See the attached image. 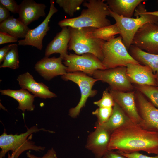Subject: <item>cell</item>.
Returning a JSON list of instances; mask_svg holds the SVG:
<instances>
[{"mask_svg": "<svg viewBox=\"0 0 158 158\" xmlns=\"http://www.w3.org/2000/svg\"><path fill=\"white\" fill-rule=\"evenodd\" d=\"M109 91L114 101L121 107L130 119L133 122L140 124L142 120L136 107L134 91L123 92L110 89Z\"/></svg>", "mask_w": 158, "mask_h": 158, "instance_id": "14", "label": "cell"}, {"mask_svg": "<svg viewBox=\"0 0 158 158\" xmlns=\"http://www.w3.org/2000/svg\"><path fill=\"white\" fill-rule=\"evenodd\" d=\"M8 158H12L11 154H10L9 152L8 153Z\"/></svg>", "mask_w": 158, "mask_h": 158, "instance_id": "39", "label": "cell"}, {"mask_svg": "<svg viewBox=\"0 0 158 158\" xmlns=\"http://www.w3.org/2000/svg\"><path fill=\"white\" fill-rule=\"evenodd\" d=\"M126 67L121 66L105 70H97L93 78L108 83L112 90L123 91H133L134 87L126 75Z\"/></svg>", "mask_w": 158, "mask_h": 158, "instance_id": "9", "label": "cell"}, {"mask_svg": "<svg viewBox=\"0 0 158 158\" xmlns=\"http://www.w3.org/2000/svg\"><path fill=\"white\" fill-rule=\"evenodd\" d=\"M63 60L64 65L67 67V73L81 71L92 76L97 70L107 69L100 60L92 54H84L81 55L67 54Z\"/></svg>", "mask_w": 158, "mask_h": 158, "instance_id": "8", "label": "cell"}, {"mask_svg": "<svg viewBox=\"0 0 158 158\" xmlns=\"http://www.w3.org/2000/svg\"><path fill=\"white\" fill-rule=\"evenodd\" d=\"M26 154L28 158H57L56 152L53 148L49 150L42 157H38L31 154L29 151L26 152Z\"/></svg>", "mask_w": 158, "mask_h": 158, "instance_id": "32", "label": "cell"}, {"mask_svg": "<svg viewBox=\"0 0 158 158\" xmlns=\"http://www.w3.org/2000/svg\"><path fill=\"white\" fill-rule=\"evenodd\" d=\"M118 34H120V32L116 23L100 28H92L89 32V35L91 37L106 41L114 38L115 35Z\"/></svg>", "mask_w": 158, "mask_h": 158, "instance_id": "25", "label": "cell"}, {"mask_svg": "<svg viewBox=\"0 0 158 158\" xmlns=\"http://www.w3.org/2000/svg\"><path fill=\"white\" fill-rule=\"evenodd\" d=\"M132 44L147 53L158 54V24L148 23L137 31Z\"/></svg>", "mask_w": 158, "mask_h": 158, "instance_id": "11", "label": "cell"}, {"mask_svg": "<svg viewBox=\"0 0 158 158\" xmlns=\"http://www.w3.org/2000/svg\"><path fill=\"white\" fill-rule=\"evenodd\" d=\"M93 103L100 108H110L114 106L115 101L109 90L106 89L103 92L102 98Z\"/></svg>", "mask_w": 158, "mask_h": 158, "instance_id": "30", "label": "cell"}, {"mask_svg": "<svg viewBox=\"0 0 158 158\" xmlns=\"http://www.w3.org/2000/svg\"><path fill=\"white\" fill-rule=\"evenodd\" d=\"M105 1H84L82 5L87 8L82 10L80 16L74 18H64L58 22V25L62 28L68 26L75 28H98L111 25L110 21L107 18V16H110V9Z\"/></svg>", "mask_w": 158, "mask_h": 158, "instance_id": "2", "label": "cell"}, {"mask_svg": "<svg viewBox=\"0 0 158 158\" xmlns=\"http://www.w3.org/2000/svg\"><path fill=\"white\" fill-rule=\"evenodd\" d=\"M128 50L130 55L138 63L152 69L156 76L158 86V54L147 53L133 44Z\"/></svg>", "mask_w": 158, "mask_h": 158, "instance_id": "21", "label": "cell"}, {"mask_svg": "<svg viewBox=\"0 0 158 158\" xmlns=\"http://www.w3.org/2000/svg\"><path fill=\"white\" fill-rule=\"evenodd\" d=\"M102 158H128L120 154L117 151L109 150Z\"/></svg>", "mask_w": 158, "mask_h": 158, "instance_id": "36", "label": "cell"}, {"mask_svg": "<svg viewBox=\"0 0 158 158\" xmlns=\"http://www.w3.org/2000/svg\"><path fill=\"white\" fill-rule=\"evenodd\" d=\"M84 0H56V3L63 9L65 12L70 16H73L74 13L80 8L84 2Z\"/></svg>", "mask_w": 158, "mask_h": 158, "instance_id": "28", "label": "cell"}, {"mask_svg": "<svg viewBox=\"0 0 158 158\" xmlns=\"http://www.w3.org/2000/svg\"><path fill=\"white\" fill-rule=\"evenodd\" d=\"M30 29L28 26L13 16L0 23V32L8 33L18 39L24 38Z\"/></svg>", "mask_w": 158, "mask_h": 158, "instance_id": "23", "label": "cell"}, {"mask_svg": "<svg viewBox=\"0 0 158 158\" xmlns=\"http://www.w3.org/2000/svg\"><path fill=\"white\" fill-rule=\"evenodd\" d=\"M18 18L28 26L41 17L46 16V6L33 0H23L19 5Z\"/></svg>", "mask_w": 158, "mask_h": 158, "instance_id": "18", "label": "cell"}, {"mask_svg": "<svg viewBox=\"0 0 158 158\" xmlns=\"http://www.w3.org/2000/svg\"><path fill=\"white\" fill-rule=\"evenodd\" d=\"M2 4L9 11L13 13H18L19 6L14 0H0Z\"/></svg>", "mask_w": 158, "mask_h": 158, "instance_id": "31", "label": "cell"}, {"mask_svg": "<svg viewBox=\"0 0 158 158\" xmlns=\"http://www.w3.org/2000/svg\"><path fill=\"white\" fill-rule=\"evenodd\" d=\"M20 87L31 92L35 97L47 99L55 98L56 95L51 91L42 82H37L28 72L19 75L17 79Z\"/></svg>", "mask_w": 158, "mask_h": 158, "instance_id": "17", "label": "cell"}, {"mask_svg": "<svg viewBox=\"0 0 158 158\" xmlns=\"http://www.w3.org/2000/svg\"><path fill=\"white\" fill-rule=\"evenodd\" d=\"M70 39V32L69 28L64 27L57 33L53 39L47 45L45 49V56L49 57L54 53H59L63 60L67 54L68 45Z\"/></svg>", "mask_w": 158, "mask_h": 158, "instance_id": "19", "label": "cell"}, {"mask_svg": "<svg viewBox=\"0 0 158 158\" xmlns=\"http://www.w3.org/2000/svg\"><path fill=\"white\" fill-rule=\"evenodd\" d=\"M133 85L135 90L143 94L152 104L158 109V86Z\"/></svg>", "mask_w": 158, "mask_h": 158, "instance_id": "26", "label": "cell"}, {"mask_svg": "<svg viewBox=\"0 0 158 158\" xmlns=\"http://www.w3.org/2000/svg\"><path fill=\"white\" fill-rule=\"evenodd\" d=\"M18 39L6 33L0 32V44L18 41Z\"/></svg>", "mask_w": 158, "mask_h": 158, "instance_id": "33", "label": "cell"}, {"mask_svg": "<svg viewBox=\"0 0 158 158\" xmlns=\"http://www.w3.org/2000/svg\"><path fill=\"white\" fill-rule=\"evenodd\" d=\"M112 133L96 125L95 130L88 136L85 147L91 151L95 158H102L109 151L108 147Z\"/></svg>", "mask_w": 158, "mask_h": 158, "instance_id": "13", "label": "cell"}, {"mask_svg": "<svg viewBox=\"0 0 158 158\" xmlns=\"http://www.w3.org/2000/svg\"><path fill=\"white\" fill-rule=\"evenodd\" d=\"M13 44L6 45L0 49V63L3 62L5 57L11 48Z\"/></svg>", "mask_w": 158, "mask_h": 158, "instance_id": "37", "label": "cell"}, {"mask_svg": "<svg viewBox=\"0 0 158 158\" xmlns=\"http://www.w3.org/2000/svg\"><path fill=\"white\" fill-rule=\"evenodd\" d=\"M113 111V107H99L92 112V114L97 118L96 124L101 125L106 122L111 116Z\"/></svg>", "mask_w": 158, "mask_h": 158, "instance_id": "29", "label": "cell"}, {"mask_svg": "<svg viewBox=\"0 0 158 158\" xmlns=\"http://www.w3.org/2000/svg\"><path fill=\"white\" fill-rule=\"evenodd\" d=\"M63 60L60 56H45L36 63L34 68L44 79L49 80L55 77L67 73V67L62 63Z\"/></svg>", "mask_w": 158, "mask_h": 158, "instance_id": "15", "label": "cell"}, {"mask_svg": "<svg viewBox=\"0 0 158 158\" xmlns=\"http://www.w3.org/2000/svg\"><path fill=\"white\" fill-rule=\"evenodd\" d=\"M68 28L70 32V39L68 49L73 51L78 55L92 54L102 61L103 59L102 48L106 41L90 37L89 32L92 27Z\"/></svg>", "mask_w": 158, "mask_h": 158, "instance_id": "5", "label": "cell"}, {"mask_svg": "<svg viewBox=\"0 0 158 158\" xmlns=\"http://www.w3.org/2000/svg\"><path fill=\"white\" fill-rule=\"evenodd\" d=\"M10 16L9 11L0 3V23L4 21Z\"/></svg>", "mask_w": 158, "mask_h": 158, "instance_id": "35", "label": "cell"}, {"mask_svg": "<svg viewBox=\"0 0 158 158\" xmlns=\"http://www.w3.org/2000/svg\"><path fill=\"white\" fill-rule=\"evenodd\" d=\"M116 151L120 154L128 158H158V154L154 156L150 157L143 155L138 152L130 153H126L119 151Z\"/></svg>", "mask_w": 158, "mask_h": 158, "instance_id": "34", "label": "cell"}, {"mask_svg": "<svg viewBox=\"0 0 158 158\" xmlns=\"http://www.w3.org/2000/svg\"><path fill=\"white\" fill-rule=\"evenodd\" d=\"M40 131L53 132L43 128H38L36 126L27 128L26 132L19 134H8L4 130L0 136V158H4L6 154L10 151L12 152V158H18L22 153L27 150L37 152L44 150V147L36 145L34 142L30 140L32 133Z\"/></svg>", "mask_w": 158, "mask_h": 158, "instance_id": "3", "label": "cell"}, {"mask_svg": "<svg viewBox=\"0 0 158 158\" xmlns=\"http://www.w3.org/2000/svg\"><path fill=\"white\" fill-rule=\"evenodd\" d=\"M1 94L10 97L16 100L18 103V108L25 112L26 110L32 111L35 108L33 104L35 96L30 93L26 90H14L9 89L1 90Z\"/></svg>", "mask_w": 158, "mask_h": 158, "instance_id": "20", "label": "cell"}, {"mask_svg": "<svg viewBox=\"0 0 158 158\" xmlns=\"http://www.w3.org/2000/svg\"><path fill=\"white\" fill-rule=\"evenodd\" d=\"M109 9L119 16L132 18L136 8L142 0H107Z\"/></svg>", "mask_w": 158, "mask_h": 158, "instance_id": "22", "label": "cell"}, {"mask_svg": "<svg viewBox=\"0 0 158 158\" xmlns=\"http://www.w3.org/2000/svg\"><path fill=\"white\" fill-rule=\"evenodd\" d=\"M19 66L18 44H13L5 57L0 68L7 67L12 69H16L18 68Z\"/></svg>", "mask_w": 158, "mask_h": 158, "instance_id": "27", "label": "cell"}, {"mask_svg": "<svg viewBox=\"0 0 158 158\" xmlns=\"http://www.w3.org/2000/svg\"><path fill=\"white\" fill-rule=\"evenodd\" d=\"M61 77L64 80H69L75 83L80 89L81 96L80 101L75 107L70 109L69 111V115L70 117L75 118L79 115L81 110L85 106L88 98L97 94V91L92 90V88L95 82L99 80L79 71L67 73Z\"/></svg>", "mask_w": 158, "mask_h": 158, "instance_id": "7", "label": "cell"}, {"mask_svg": "<svg viewBox=\"0 0 158 158\" xmlns=\"http://www.w3.org/2000/svg\"><path fill=\"white\" fill-rule=\"evenodd\" d=\"M136 8L134 13L135 18L119 16L110 9V16L115 20L123 42L128 50L132 45L135 34L141 27L148 23L158 24V16L148 13L144 4L140 3Z\"/></svg>", "mask_w": 158, "mask_h": 158, "instance_id": "4", "label": "cell"}, {"mask_svg": "<svg viewBox=\"0 0 158 158\" xmlns=\"http://www.w3.org/2000/svg\"><path fill=\"white\" fill-rule=\"evenodd\" d=\"M135 93L137 110L142 120L139 125L144 129L158 133V109L140 92L135 90Z\"/></svg>", "mask_w": 158, "mask_h": 158, "instance_id": "10", "label": "cell"}, {"mask_svg": "<svg viewBox=\"0 0 158 158\" xmlns=\"http://www.w3.org/2000/svg\"><path fill=\"white\" fill-rule=\"evenodd\" d=\"M50 2L49 10L44 21L35 28L30 29L24 38L18 41V45L31 46L40 50H42L43 39L50 30L49 23L50 19L58 11L55 6L54 1L51 0Z\"/></svg>", "mask_w": 158, "mask_h": 158, "instance_id": "12", "label": "cell"}, {"mask_svg": "<svg viewBox=\"0 0 158 158\" xmlns=\"http://www.w3.org/2000/svg\"><path fill=\"white\" fill-rule=\"evenodd\" d=\"M109 150L158 154V133L142 128L130 119L111 133Z\"/></svg>", "mask_w": 158, "mask_h": 158, "instance_id": "1", "label": "cell"}, {"mask_svg": "<svg viewBox=\"0 0 158 158\" xmlns=\"http://www.w3.org/2000/svg\"><path fill=\"white\" fill-rule=\"evenodd\" d=\"M126 67V75L132 84L157 86L156 76L148 66L140 63H129Z\"/></svg>", "mask_w": 158, "mask_h": 158, "instance_id": "16", "label": "cell"}, {"mask_svg": "<svg viewBox=\"0 0 158 158\" xmlns=\"http://www.w3.org/2000/svg\"><path fill=\"white\" fill-rule=\"evenodd\" d=\"M102 52V62L107 69L126 66L129 63H139L130 55L123 44L121 36L105 41Z\"/></svg>", "mask_w": 158, "mask_h": 158, "instance_id": "6", "label": "cell"}, {"mask_svg": "<svg viewBox=\"0 0 158 158\" xmlns=\"http://www.w3.org/2000/svg\"><path fill=\"white\" fill-rule=\"evenodd\" d=\"M130 119L119 105L115 102L112 114L109 119L101 125H99L112 133Z\"/></svg>", "mask_w": 158, "mask_h": 158, "instance_id": "24", "label": "cell"}, {"mask_svg": "<svg viewBox=\"0 0 158 158\" xmlns=\"http://www.w3.org/2000/svg\"><path fill=\"white\" fill-rule=\"evenodd\" d=\"M147 13L149 14L158 16V11L152 12L147 11Z\"/></svg>", "mask_w": 158, "mask_h": 158, "instance_id": "38", "label": "cell"}]
</instances>
